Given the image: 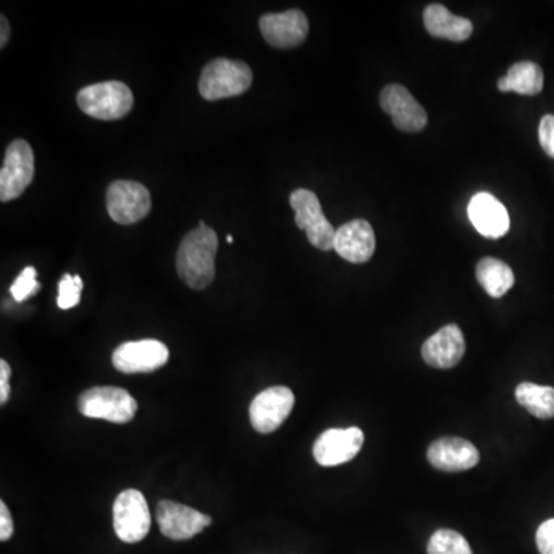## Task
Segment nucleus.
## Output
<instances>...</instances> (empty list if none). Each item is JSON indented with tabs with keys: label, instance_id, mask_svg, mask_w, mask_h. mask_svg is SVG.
<instances>
[{
	"label": "nucleus",
	"instance_id": "nucleus-1",
	"mask_svg": "<svg viewBox=\"0 0 554 554\" xmlns=\"http://www.w3.org/2000/svg\"><path fill=\"white\" fill-rule=\"evenodd\" d=\"M217 234L205 222L184 237L177 250L176 268L182 281L193 290H204L216 274Z\"/></svg>",
	"mask_w": 554,
	"mask_h": 554
},
{
	"label": "nucleus",
	"instance_id": "nucleus-2",
	"mask_svg": "<svg viewBox=\"0 0 554 554\" xmlns=\"http://www.w3.org/2000/svg\"><path fill=\"white\" fill-rule=\"evenodd\" d=\"M77 105L93 119L117 121L133 110L134 97L124 82H101L82 88L77 93Z\"/></svg>",
	"mask_w": 554,
	"mask_h": 554
},
{
	"label": "nucleus",
	"instance_id": "nucleus-3",
	"mask_svg": "<svg viewBox=\"0 0 554 554\" xmlns=\"http://www.w3.org/2000/svg\"><path fill=\"white\" fill-rule=\"evenodd\" d=\"M253 82V71L245 62L216 59L202 70L199 93L207 101L241 96Z\"/></svg>",
	"mask_w": 554,
	"mask_h": 554
},
{
	"label": "nucleus",
	"instance_id": "nucleus-4",
	"mask_svg": "<svg viewBox=\"0 0 554 554\" xmlns=\"http://www.w3.org/2000/svg\"><path fill=\"white\" fill-rule=\"evenodd\" d=\"M77 407L85 418L104 419L113 424H127L133 421L137 402L124 388L94 387L81 394Z\"/></svg>",
	"mask_w": 554,
	"mask_h": 554
},
{
	"label": "nucleus",
	"instance_id": "nucleus-5",
	"mask_svg": "<svg viewBox=\"0 0 554 554\" xmlns=\"http://www.w3.org/2000/svg\"><path fill=\"white\" fill-rule=\"evenodd\" d=\"M290 205L296 213V225L307 233L310 244L321 251L334 250L336 228L325 217L319 197L313 191L299 188L291 193Z\"/></svg>",
	"mask_w": 554,
	"mask_h": 554
},
{
	"label": "nucleus",
	"instance_id": "nucleus-6",
	"mask_svg": "<svg viewBox=\"0 0 554 554\" xmlns=\"http://www.w3.org/2000/svg\"><path fill=\"white\" fill-rule=\"evenodd\" d=\"M113 525L117 538L127 544H136L147 538L151 528V513L141 491H122L113 505Z\"/></svg>",
	"mask_w": 554,
	"mask_h": 554
},
{
	"label": "nucleus",
	"instance_id": "nucleus-7",
	"mask_svg": "<svg viewBox=\"0 0 554 554\" xmlns=\"http://www.w3.org/2000/svg\"><path fill=\"white\" fill-rule=\"evenodd\" d=\"M34 177V154L22 139L11 142L0 170V201L10 202L22 196Z\"/></svg>",
	"mask_w": 554,
	"mask_h": 554
},
{
	"label": "nucleus",
	"instance_id": "nucleus-8",
	"mask_svg": "<svg viewBox=\"0 0 554 554\" xmlns=\"http://www.w3.org/2000/svg\"><path fill=\"white\" fill-rule=\"evenodd\" d=\"M107 210L117 224H136L150 213V191L139 182H113L107 191Z\"/></svg>",
	"mask_w": 554,
	"mask_h": 554
},
{
	"label": "nucleus",
	"instance_id": "nucleus-9",
	"mask_svg": "<svg viewBox=\"0 0 554 554\" xmlns=\"http://www.w3.org/2000/svg\"><path fill=\"white\" fill-rule=\"evenodd\" d=\"M170 359L167 345L156 339L125 342L113 353V365L125 374L153 373Z\"/></svg>",
	"mask_w": 554,
	"mask_h": 554
},
{
	"label": "nucleus",
	"instance_id": "nucleus-10",
	"mask_svg": "<svg viewBox=\"0 0 554 554\" xmlns=\"http://www.w3.org/2000/svg\"><path fill=\"white\" fill-rule=\"evenodd\" d=\"M294 407V394L287 387H271L257 394L250 405V421L254 430L273 433L281 427Z\"/></svg>",
	"mask_w": 554,
	"mask_h": 554
},
{
	"label": "nucleus",
	"instance_id": "nucleus-11",
	"mask_svg": "<svg viewBox=\"0 0 554 554\" xmlns=\"http://www.w3.org/2000/svg\"><path fill=\"white\" fill-rule=\"evenodd\" d=\"M364 431L358 427L331 428L314 442L313 456L322 467H338L358 456L364 445Z\"/></svg>",
	"mask_w": 554,
	"mask_h": 554
},
{
	"label": "nucleus",
	"instance_id": "nucleus-12",
	"mask_svg": "<svg viewBox=\"0 0 554 554\" xmlns=\"http://www.w3.org/2000/svg\"><path fill=\"white\" fill-rule=\"evenodd\" d=\"M381 107L398 130L419 133L427 127V111L404 85H387L381 93Z\"/></svg>",
	"mask_w": 554,
	"mask_h": 554
},
{
	"label": "nucleus",
	"instance_id": "nucleus-13",
	"mask_svg": "<svg viewBox=\"0 0 554 554\" xmlns=\"http://www.w3.org/2000/svg\"><path fill=\"white\" fill-rule=\"evenodd\" d=\"M156 518L162 534L173 541L194 538L211 524V518L207 514L171 501L159 502Z\"/></svg>",
	"mask_w": 554,
	"mask_h": 554
},
{
	"label": "nucleus",
	"instance_id": "nucleus-14",
	"mask_svg": "<svg viewBox=\"0 0 554 554\" xmlns=\"http://www.w3.org/2000/svg\"><path fill=\"white\" fill-rule=\"evenodd\" d=\"M259 27L267 44L282 50L299 47L308 36V19L301 10L265 14Z\"/></svg>",
	"mask_w": 554,
	"mask_h": 554
},
{
	"label": "nucleus",
	"instance_id": "nucleus-15",
	"mask_svg": "<svg viewBox=\"0 0 554 554\" xmlns=\"http://www.w3.org/2000/svg\"><path fill=\"white\" fill-rule=\"evenodd\" d=\"M376 250V236L370 222L354 219L336 228L334 251L351 264H365Z\"/></svg>",
	"mask_w": 554,
	"mask_h": 554
},
{
	"label": "nucleus",
	"instance_id": "nucleus-16",
	"mask_svg": "<svg viewBox=\"0 0 554 554\" xmlns=\"http://www.w3.org/2000/svg\"><path fill=\"white\" fill-rule=\"evenodd\" d=\"M428 462L445 473L467 471L479 464L478 448L462 438H441L428 447Z\"/></svg>",
	"mask_w": 554,
	"mask_h": 554
},
{
	"label": "nucleus",
	"instance_id": "nucleus-17",
	"mask_svg": "<svg viewBox=\"0 0 554 554\" xmlns=\"http://www.w3.org/2000/svg\"><path fill=\"white\" fill-rule=\"evenodd\" d=\"M465 354V338L458 325L450 324L442 327L438 333L422 345V358L427 365L439 370L456 367Z\"/></svg>",
	"mask_w": 554,
	"mask_h": 554
},
{
	"label": "nucleus",
	"instance_id": "nucleus-18",
	"mask_svg": "<svg viewBox=\"0 0 554 554\" xmlns=\"http://www.w3.org/2000/svg\"><path fill=\"white\" fill-rule=\"evenodd\" d=\"M468 217L473 227L490 239H499L510 230L507 208L490 193L473 196L468 205Z\"/></svg>",
	"mask_w": 554,
	"mask_h": 554
},
{
	"label": "nucleus",
	"instance_id": "nucleus-19",
	"mask_svg": "<svg viewBox=\"0 0 554 554\" xmlns=\"http://www.w3.org/2000/svg\"><path fill=\"white\" fill-rule=\"evenodd\" d=\"M424 25L431 36L451 42L467 41L473 34V24L468 19L456 16L441 4H431L425 8Z\"/></svg>",
	"mask_w": 554,
	"mask_h": 554
},
{
	"label": "nucleus",
	"instance_id": "nucleus-20",
	"mask_svg": "<svg viewBox=\"0 0 554 554\" xmlns=\"http://www.w3.org/2000/svg\"><path fill=\"white\" fill-rule=\"evenodd\" d=\"M498 88L502 93L513 91L522 96H536L544 88V73L534 62H518L508 70L507 76L499 79Z\"/></svg>",
	"mask_w": 554,
	"mask_h": 554
},
{
	"label": "nucleus",
	"instance_id": "nucleus-21",
	"mask_svg": "<svg viewBox=\"0 0 554 554\" xmlns=\"http://www.w3.org/2000/svg\"><path fill=\"white\" fill-rule=\"evenodd\" d=\"M476 279H478L485 293L491 298L499 299L514 285V273L505 262L494 259V257H484L476 265Z\"/></svg>",
	"mask_w": 554,
	"mask_h": 554
},
{
	"label": "nucleus",
	"instance_id": "nucleus-22",
	"mask_svg": "<svg viewBox=\"0 0 554 554\" xmlns=\"http://www.w3.org/2000/svg\"><path fill=\"white\" fill-rule=\"evenodd\" d=\"M516 401L538 419L554 418V388L522 382L516 388Z\"/></svg>",
	"mask_w": 554,
	"mask_h": 554
},
{
	"label": "nucleus",
	"instance_id": "nucleus-23",
	"mask_svg": "<svg viewBox=\"0 0 554 554\" xmlns=\"http://www.w3.org/2000/svg\"><path fill=\"white\" fill-rule=\"evenodd\" d=\"M427 551L428 554H473L467 539L458 531L448 528L433 533Z\"/></svg>",
	"mask_w": 554,
	"mask_h": 554
},
{
	"label": "nucleus",
	"instance_id": "nucleus-24",
	"mask_svg": "<svg viewBox=\"0 0 554 554\" xmlns=\"http://www.w3.org/2000/svg\"><path fill=\"white\" fill-rule=\"evenodd\" d=\"M82 288H84V282H82L81 276L64 274L59 282V296H57L59 308L70 310V308L76 307L81 302Z\"/></svg>",
	"mask_w": 554,
	"mask_h": 554
},
{
	"label": "nucleus",
	"instance_id": "nucleus-25",
	"mask_svg": "<svg viewBox=\"0 0 554 554\" xmlns=\"http://www.w3.org/2000/svg\"><path fill=\"white\" fill-rule=\"evenodd\" d=\"M39 290H41V284L37 282L36 268L27 267L17 276L14 284L11 285V296H13L16 302H24L28 298H31V296H34Z\"/></svg>",
	"mask_w": 554,
	"mask_h": 554
},
{
	"label": "nucleus",
	"instance_id": "nucleus-26",
	"mask_svg": "<svg viewBox=\"0 0 554 554\" xmlns=\"http://www.w3.org/2000/svg\"><path fill=\"white\" fill-rule=\"evenodd\" d=\"M539 142H541L542 150L547 153V156L554 159V116L553 114H545L539 124Z\"/></svg>",
	"mask_w": 554,
	"mask_h": 554
},
{
	"label": "nucleus",
	"instance_id": "nucleus-27",
	"mask_svg": "<svg viewBox=\"0 0 554 554\" xmlns=\"http://www.w3.org/2000/svg\"><path fill=\"white\" fill-rule=\"evenodd\" d=\"M536 544L539 553L554 554V519L545 521L536 531Z\"/></svg>",
	"mask_w": 554,
	"mask_h": 554
},
{
	"label": "nucleus",
	"instance_id": "nucleus-28",
	"mask_svg": "<svg viewBox=\"0 0 554 554\" xmlns=\"http://www.w3.org/2000/svg\"><path fill=\"white\" fill-rule=\"evenodd\" d=\"M14 533V522L11 518L10 510H8L5 502H0V541L5 542L11 539Z\"/></svg>",
	"mask_w": 554,
	"mask_h": 554
},
{
	"label": "nucleus",
	"instance_id": "nucleus-29",
	"mask_svg": "<svg viewBox=\"0 0 554 554\" xmlns=\"http://www.w3.org/2000/svg\"><path fill=\"white\" fill-rule=\"evenodd\" d=\"M11 368L7 361H0V404L5 405L10 399Z\"/></svg>",
	"mask_w": 554,
	"mask_h": 554
},
{
	"label": "nucleus",
	"instance_id": "nucleus-30",
	"mask_svg": "<svg viewBox=\"0 0 554 554\" xmlns=\"http://www.w3.org/2000/svg\"><path fill=\"white\" fill-rule=\"evenodd\" d=\"M8 37H10V25H8L5 16H2V39H0V47L4 48L7 45Z\"/></svg>",
	"mask_w": 554,
	"mask_h": 554
},
{
	"label": "nucleus",
	"instance_id": "nucleus-31",
	"mask_svg": "<svg viewBox=\"0 0 554 554\" xmlns=\"http://www.w3.org/2000/svg\"><path fill=\"white\" fill-rule=\"evenodd\" d=\"M227 242L228 244H233L234 242L233 236H227Z\"/></svg>",
	"mask_w": 554,
	"mask_h": 554
}]
</instances>
